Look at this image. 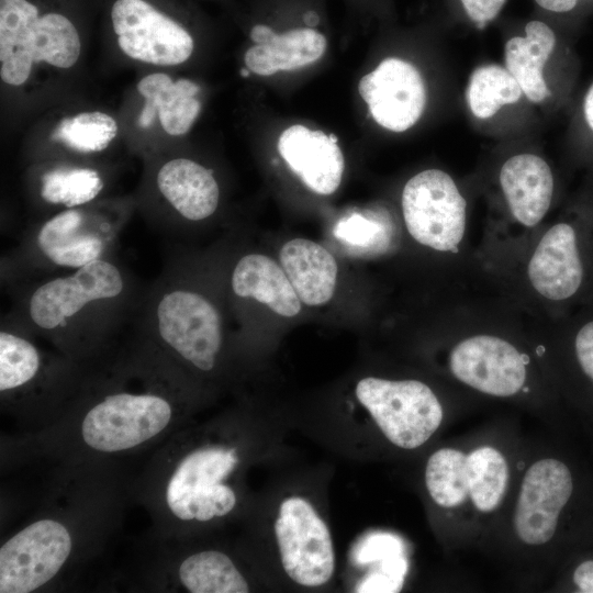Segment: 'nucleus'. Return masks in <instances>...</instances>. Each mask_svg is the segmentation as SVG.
<instances>
[{"label": "nucleus", "mask_w": 593, "mask_h": 593, "mask_svg": "<svg viewBox=\"0 0 593 593\" xmlns=\"http://www.w3.org/2000/svg\"><path fill=\"white\" fill-rule=\"evenodd\" d=\"M278 150L311 191L328 195L339 187L345 160L334 134L295 124L281 133Z\"/></svg>", "instance_id": "nucleus-15"}, {"label": "nucleus", "mask_w": 593, "mask_h": 593, "mask_svg": "<svg viewBox=\"0 0 593 593\" xmlns=\"http://www.w3.org/2000/svg\"><path fill=\"white\" fill-rule=\"evenodd\" d=\"M124 289L121 270L105 258L98 259L37 286L29 298L27 315L38 329L57 333L97 305L119 299Z\"/></svg>", "instance_id": "nucleus-6"}, {"label": "nucleus", "mask_w": 593, "mask_h": 593, "mask_svg": "<svg viewBox=\"0 0 593 593\" xmlns=\"http://www.w3.org/2000/svg\"><path fill=\"white\" fill-rule=\"evenodd\" d=\"M582 119L591 134H593V83L588 88L582 101Z\"/></svg>", "instance_id": "nucleus-38"}, {"label": "nucleus", "mask_w": 593, "mask_h": 593, "mask_svg": "<svg viewBox=\"0 0 593 593\" xmlns=\"http://www.w3.org/2000/svg\"><path fill=\"white\" fill-rule=\"evenodd\" d=\"M467 457L460 450L441 448L428 458L425 484L437 505L456 507L469 496Z\"/></svg>", "instance_id": "nucleus-28"}, {"label": "nucleus", "mask_w": 593, "mask_h": 593, "mask_svg": "<svg viewBox=\"0 0 593 593\" xmlns=\"http://www.w3.org/2000/svg\"><path fill=\"white\" fill-rule=\"evenodd\" d=\"M153 317L156 338L171 358L202 372L215 368L223 343L222 322L205 296L168 288L156 300Z\"/></svg>", "instance_id": "nucleus-5"}, {"label": "nucleus", "mask_w": 593, "mask_h": 593, "mask_svg": "<svg viewBox=\"0 0 593 593\" xmlns=\"http://www.w3.org/2000/svg\"><path fill=\"white\" fill-rule=\"evenodd\" d=\"M232 289L237 296L255 299L281 316L292 317L301 310V300L283 268L261 254L239 259L232 273Z\"/></svg>", "instance_id": "nucleus-22"}, {"label": "nucleus", "mask_w": 593, "mask_h": 593, "mask_svg": "<svg viewBox=\"0 0 593 593\" xmlns=\"http://www.w3.org/2000/svg\"><path fill=\"white\" fill-rule=\"evenodd\" d=\"M499 179L512 216L525 227L537 226L552 203L555 179L548 163L534 154L514 155Z\"/></svg>", "instance_id": "nucleus-17"}, {"label": "nucleus", "mask_w": 593, "mask_h": 593, "mask_svg": "<svg viewBox=\"0 0 593 593\" xmlns=\"http://www.w3.org/2000/svg\"><path fill=\"white\" fill-rule=\"evenodd\" d=\"M175 412L171 398L158 390L112 391L87 409L78 436L94 452L119 454L163 436Z\"/></svg>", "instance_id": "nucleus-3"}, {"label": "nucleus", "mask_w": 593, "mask_h": 593, "mask_svg": "<svg viewBox=\"0 0 593 593\" xmlns=\"http://www.w3.org/2000/svg\"><path fill=\"white\" fill-rule=\"evenodd\" d=\"M279 258L301 302L318 306L332 299L338 267L325 247L305 238H294L281 247Z\"/></svg>", "instance_id": "nucleus-20"}, {"label": "nucleus", "mask_w": 593, "mask_h": 593, "mask_svg": "<svg viewBox=\"0 0 593 593\" xmlns=\"http://www.w3.org/2000/svg\"><path fill=\"white\" fill-rule=\"evenodd\" d=\"M337 237L343 236L347 240L357 242L361 247H373L374 243L382 245L384 242V230L380 224L363 219L362 216H351L337 226Z\"/></svg>", "instance_id": "nucleus-32"}, {"label": "nucleus", "mask_w": 593, "mask_h": 593, "mask_svg": "<svg viewBox=\"0 0 593 593\" xmlns=\"http://www.w3.org/2000/svg\"><path fill=\"white\" fill-rule=\"evenodd\" d=\"M74 548L68 526L44 517L26 525L0 547V593H31L51 582Z\"/></svg>", "instance_id": "nucleus-8"}, {"label": "nucleus", "mask_w": 593, "mask_h": 593, "mask_svg": "<svg viewBox=\"0 0 593 593\" xmlns=\"http://www.w3.org/2000/svg\"><path fill=\"white\" fill-rule=\"evenodd\" d=\"M449 369L466 385L500 398L518 393L527 377L519 350L491 334L471 335L457 343L449 354Z\"/></svg>", "instance_id": "nucleus-13"}, {"label": "nucleus", "mask_w": 593, "mask_h": 593, "mask_svg": "<svg viewBox=\"0 0 593 593\" xmlns=\"http://www.w3.org/2000/svg\"><path fill=\"white\" fill-rule=\"evenodd\" d=\"M156 180L164 198L189 221L204 220L217 208L220 191L212 171L193 160H169Z\"/></svg>", "instance_id": "nucleus-21"}, {"label": "nucleus", "mask_w": 593, "mask_h": 593, "mask_svg": "<svg viewBox=\"0 0 593 593\" xmlns=\"http://www.w3.org/2000/svg\"><path fill=\"white\" fill-rule=\"evenodd\" d=\"M507 0H460L468 18L479 27L483 29L493 21Z\"/></svg>", "instance_id": "nucleus-34"}, {"label": "nucleus", "mask_w": 593, "mask_h": 593, "mask_svg": "<svg viewBox=\"0 0 593 593\" xmlns=\"http://www.w3.org/2000/svg\"><path fill=\"white\" fill-rule=\"evenodd\" d=\"M522 88L513 75L499 65L480 66L470 76L466 98L478 119L493 116L500 108L518 102Z\"/></svg>", "instance_id": "nucleus-27"}, {"label": "nucleus", "mask_w": 593, "mask_h": 593, "mask_svg": "<svg viewBox=\"0 0 593 593\" xmlns=\"http://www.w3.org/2000/svg\"><path fill=\"white\" fill-rule=\"evenodd\" d=\"M235 447L203 445L183 452L167 470L163 507L177 522L206 523L235 508L237 495L226 483L239 465Z\"/></svg>", "instance_id": "nucleus-2"}, {"label": "nucleus", "mask_w": 593, "mask_h": 593, "mask_svg": "<svg viewBox=\"0 0 593 593\" xmlns=\"http://www.w3.org/2000/svg\"><path fill=\"white\" fill-rule=\"evenodd\" d=\"M571 581L578 592L593 593V558L583 559L575 564Z\"/></svg>", "instance_id": "nucleus-36"}, {"label": "nucleus", "mask_w": 593, "mask_h": 593, "mask_svg": "<svg viewBox=\"0 0 593 593\" xmlns=\"http://www.w3.org/2000/svg\"><path fill=\"white\" fill-rule=\"evenodd\" d=\"M572 357L582 380L593 392V315L584 318L571 339Z\"/></svg>", "instance_id": "nucleus-31"}, {"label": "nucleus", "mask_w": 593, "mask_h": 593, "mask_svg": "<svg viewBox=\"0 0 593 593\" xmlns=\"http://www.w3.org/2000/svg\"><path fill=\"white\" fill-rule=\"evenodd\" d=\"M577 480L570 465L545 458L526 471L516 502L514 528L527 545L549 542L557 533L561 514L571 505Z\"/></svg>", "instance_id": "nucleus-12"}, {"label": "nucleus", "mask_w": 593, "mask_h": 593, "mask_svg": "<svg viewBox=\"0 0 593 593\" xmlns=\"http://www.w3.org/2000/svg\"><path fill=\"white\" fill-rule=\"evenodd\" d=\"M137 90L145 98L138 118L142 128L149 127L158 112L166 133L182 135L190 130L200 113L201 102L195 98L200 87L192 80L172 81L166 74H150L138 82Z\"/></svg>", "instance_id": "nucleus-19"}, {"label": "nucleus", "mask_w": 593, "mask_h": 593, "mask_svg": "<svg viewBox=\"0 0 593 593\" xmlns=\"http://www.w3.org/2000/svg\"><path fill=\"white\" fill-rule=\"evenodd\" d=\"M118 124L105 113L82 112L64 119L52 134L54 141L80 153L101 152L115 137Z\"/></svg>", "instance_id": "nucleus-30"}, {"label": "nucleus", "mask_w": 593, "mask_h": 593, "mask_svg": "<svg viewBox=\"0 0 593 593\" xmlns=\"http://www.w3.org/2000/svg\"><path fill=\"white\" fill-rule=\"evenodd\" d=\"M401 544L391 535H373L367 539L358 553L360 561L387 559L399 556Z\"/></svg>", "instance_id": "nucleus-33"}, {"label": "nucleus", "mask_w": 593, "mask_h": 593, "mask_svg": "<svg viewBox=\"0 0 593 593\" xmlns=\"http://www.w3.org/2000/svg\"><path fill=\"white\" fill-rule=\"evenodd\" d=\"M355 393L385 438L403 449L423 446L443 421L439 400L418 380L366 377Z\"/></svg>", "instance_id": "nucleus-4"}, {"label": "nucleus", "mask_w": 593, "mask_h": 593, "mask_svg": "<svg viewBox=\"0 0 593 593\" xmlns=\"http://www.w3.org/2000/svg\"><path fill=\"white\" fill-rule=\"evenodd\" d=\"M80 47L78 31L65 14L43 12L32 0H0V75L5 83H24L34 63L69 68Z\"/></svg>", "instance_id": "nucleus-1"}, {"label": "nucleus", "mask_w": 593, "mask_h": 593, "mask_svg": "<svg viewBox=\"0 0 593 593\" xmlns=\"http://www.w3.org/2000/svg\"><path fill=\"white\" fill-rule=\"evenodd\" d=\"M248 70H249L248 68H247V69H242V70H240L242 76H243V77H247V76L249 75V71H248Z\"/></svg>", "instance_id": "nucleus-39"}, {"label": "nucleus", "mask_w": 593, "mask_h": 593, "mask_svg": "<svg viewBox=\"0 0 593 593\" xmlns=\"http://www.w3.org/2000/svg\"><path fill=\"white\" fill-rule=\"evenodd\" d=\"M591 231L577 221H559L539 238L526 267L527 280L542 299L567 303L577 299L591 273Z\"/></svg>", "instance_id": "nucleus-9"}, {"label": "nucleus", "mask_w": 593, "mask_h": 593, "mask_svg": "<svg viewBox=\"0 0 593 593\" xmlns=\"http://www.w3.org/2000/svg\"><path fill=\"white\" fill-rule=\"evenodd\" d=\"M469 496L483 513L494 511L502 502L508 482L504 456L490 446L479 447L467 457Z\"/></svg>", "instance_id": "nucleus-26"}, {"label": "nucleus", "mask_w": 593, "mask_h": 593, "mask_svg": "<svg viewBox=\"0 0 593 593\" xmlns=\"http://www.w3.org/2000/svg\"><path fill=\"white\" fill-rule=\"evenodd\" d=\"M44 359L40 349L16 332H0V392L9 398L29 389L40 378Z\"/></svg>", "instance_id": "nucleus-25"}, {"label": "nucleus", "mask_w": 593, "mask_h": 593, "mask_svg": "<svg viewBox=\"0 0 593 593\" xmlns=\"http://www.w3.org/2000/svg\"><path fill=\"white\" fill-rule=\"evenodd\" d=\"M402 212L409 234L437 251H457L467 225V203L454 179L440 169L413 176L402 191Z\"/></svg>", "instance_id": "nucleus-7"}, {"label": "nucleus", "mask_w": 593, "mask_h": 593, "mask_svg": "<svg viewBox=\"0 0 593 593\" xmlns=\"http://www.w3.org/2000/svg\"><path fill=\"white\" fill-rule=\"evenodd\" d=\"M255 45L244 55L246 67L260 76L302 68L320 59L327 46L324 34L307 24L277 33L265 23L250 30Z\"/></svg>", "instance_id": "nucleus-16"}, {"label": "nucleus", "mask_w": 593, "mask_h": 593, "mask_svg": "<svg viewBox=\"0 0 593 593\" xmlns=\"http://www.w3.org/2000/svg\"><path fill=\"white\" fill-rule=\"evenodd\" d=\"M535 2L547 11L568 13L574 11L581 0H535Z\"/></svg>", "instance_id": "nucleus-37"}, {"label": "nucleus", "mask_w": 593, "mask_h": 593, "mask_svg": "<svg viewBox=\"0 0 593 593\" xmlns=\"http://www.w3.org/2000/svg\"><path fill=\"white\" fill-rule=\"evenodd\" d=\"M403 581V575L383 567L368 574L358 585L357 592H395Z\"/></svg>", "instance_id": "nucleus-35"}, {"label": "nucleus", "mask_w": 593, "mask_h": 593, "mask_svg": "<svg viewBox=\"0 0 593 593\" xmlns=\"http://www.w3.org/2000/svg\"><path fill=\"white\" fill-rule=\"evenodd\" d=\"M177 579L190 593H247L250 585L225 552L201 550L181 560Z\"/></svg>", "instance_id": "nucleus-24"}, {"label": "nucleus", "mask_w": 593, "mask_h": 593, "mask_svg": "<svg viewBox=\"0 0 593 593\" xmlns=\"http://www.w3.org/2000/svg\"><path fill=\"white\" fill-rule=\"evenodd\" d=\"M556 44L557 38L552 29L538 20H532L526 24L525 36H514L505 43L506 69L532 102H541L551 96L544 78V67Z\"/></svg>", "instance_id": "nucleus-23"}, {"label": "nucleus", "mask_w": 593, "mask_h": 593, "mask_svg": "<svg viewBox=\"0 0 593 593\" xmlns=\"http://www.w3.org/2000/svg\"><path fill=\"white\" fill-rule=\"evenodd\" d=\"M110 18L120 48L133 59L172 66L192 54L190 33L148 0H115Z\"/></svg>", "instance_id": "nucleus-11"}, {"label": "nucleus", "mask_w": 593, "mask_h": 593, "mask_svg": "<svg viewBox=\"0 0 593 593\" xmlns=\"http://www.w3.org/2000/svg\"><path fill=\"white\" fill-rule=\"evenodd\" d=\"M99 174L89 168L58 167L41 178V197L48 203L67 209L92 201L102 190Z\"/></svg>", "instance_id": "nucleus-29"}, {"label": "nucleus", "mask_w": 593, "mask_h": 593, "mask_svg": "<svg viewBox=\"0 0 593 593\" xmlns=\"http://www.w3.org/2000/svg\"><path fill=\"white\" fill-rule=\"evenodd\" d=\"M109 239L108 233L90 226L85 214L71 208L41 226L36 234V246L51 264L75 270L104 258Z\"/></svg>", "instance_id": "nucleus-18"}, {"label": "nucleus", "mask_w": 593, "mask_h": 593, "mask_svg": "<svg viewBox=\"0 0 593 593\" xmlns=\"http://www.w3.org/2000/svg\"><path fill=\"white\" fill-rule=\"evenodd\" d=\"M273 528L282 568L292 581L318 588L332 579L336 560L331 532L306 499H284Z\"/></svg>", "instance_id": "nucleus-10"}, {"label": "nucleus", "mask_w": 593, "mask_h": 593, "mask_svg": "<svg viewBox=\"0 0 593 593\" xmlns=\"http://www.w3.org/2000/svg\"><path fill=\"white\" fill-rule=\"evenodd\" d=\"M358 91L373 120L396 133L412 127L426 104V89L419 71L399 58L383 59L359 80Z\"/></svg>", "instance_id": "nucleus-14"}]
</instances>
